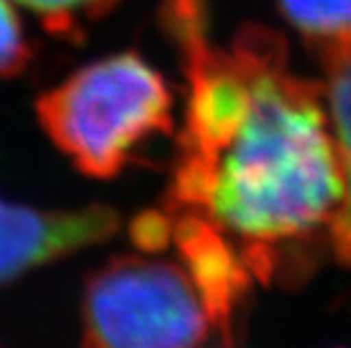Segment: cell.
<instances>
[{
    "instance_id": "cell-5",
    "label": "cell",
    "mask_w": 351,
    "mask_h": 348,
    "mask_svg": "<svg viewBox=\"0 0 351 348\" xmlns=\"http://www.w3.org/2000/svg\"><path fill=\"white\" fill-rule=\"evenodd\" d=\"M166 211V209H163ZM170 244L195 283L208 321L222 344H236L245 330L254 276L225 235L189 211H166Z\"/></svg>"
},
{
    "instance_id": "cell-7",
    "label": "cell",
    "mask_w": 351,
    "mask_h": 348,
    "mask_svg": "<svg viewBox=\"0 0 351 348\" xmlns=\"http://www.w3.org/2000/svg\"><path fill=\"white\" fill-rule=\"evenodd\" d=\"M276 5L315 53L351 36V0H276Z\"/></svg>"
},
{
    "instance_id": "cell-8",
    "label": "cell",
    "mask_w": 351,
    "mask_h": 348,
    "mask_svg": "<svg viewBox=\"0 0 351 348\" xmlns=\"http://www.w3.org/2000/svg\"><path fill=\"white\" fill-rule=\"evenodd\" d=\"M32 12L48 34L62 41H82L86 27L104 18L121 0H14Z\"/></svg>"
},
{
    "instance_id": "cell-6",
    "label": "cell",
    "mask_w": 351,
    "mask_h": 348,
    "mask_svg": "<svg viewBox=\"0 0 351 348\" xmlns=\"http://www.w3.org/2000/svg\"><path fill=\"white\" fill-rule=\"evenodd\" d=\"M317 55L324 66V100L335 138L340 143L347 179L345 217H342L333 256L340 263L351 265V36L319 50Z\"/></svg>"
},
{
    "instance_id": "cell-3",
    "label": "cell",
    "mask_w": 351,
    "mask_h": 348,
    "mask_svg": "<svg viewBox=\"0 0 351 348\" xmlns=\"http://www.w3.org/2000/svg\"><path fill=\"white\" fill-rule=\"evenodd\" d=\"M86 346H199L213 335L206 308L182 263L116 256L86 278L82 299Z\"/></svg>"
},
{
    "instance_id": "cell-9",
    "label": "cell",
    "mask_w": 351,
    "mask_h": 348,
    "mask_svg": "<svg viewBox=\"0 0 351 348\" xmlns=\"http://www.w3.org/2000/svg\"><path fill=\"white\" fill-rule=\"evenodd\" d=\"M34 62V46L10 0H0V77H19Z\"/></svg>"
},
{
    "instance_id": "cell-1",
    "label": "cell",
    "mask_w": 351,
    "mask_h": 348,
    "mask_svg": "<svg viewBox=\"0 0 351 348\" xmlns=\"http://www.w3.org/2000/svg\"><path fill=\"white\" fill-rule=\"evenodd\" d=\"M159 25L186 81L166 211H189L234 244L254 280L290 283L335 254L347 179L324 84L290 68L261 23L220 46L208 0H161Z\"/></svg>"
},
{
    "instance_id": "cell-2",
    "label": "cell",
    "mask_w": 351,
    "mask_h": 348,
    "mask_svg": "<svg viewBox=\"0 0 351 348\" xmlns=\"http://www.w3.org/2000/svg\"><path fill=\"white\" fill-rule=\"evenodd\" d=\"M48 138L80 172L95 179L121 174L154 136L173 134V91L136 53L82 66L36 100Z\"/></svg>"
},
{
    "instance_id": "cell-10",
    "label": "cell",
    "mask_w": 351,
    "mask_h": 348,
    "mask_svg": "<svg viewBox=\"0 0 351 348\" xmlns=\"http://www.w3.org/2000/svg\"><path fill=\"white\" fill-rule=\"evenodd\" d=\"M132 242L145 254H156L170 244V217L166 211H145L130 224Z\"/></svg>"
},
{
    "instance_id": "cell-4",
    "label": "cell",
    "mask_w": 351,
    "mask_h": 348,
    "mask_svg": "<svg viewBox=\"0 0 351 348\" xmlns=\"http://www.w3.org/2000/svg\"><path fill=\"white\" fill-rule=\"evenodd\" d=\"M121 228V215L107 204L77 211H39L0 197V285L25 271L102 244Z\"/></svg>"
}]
</instances>
